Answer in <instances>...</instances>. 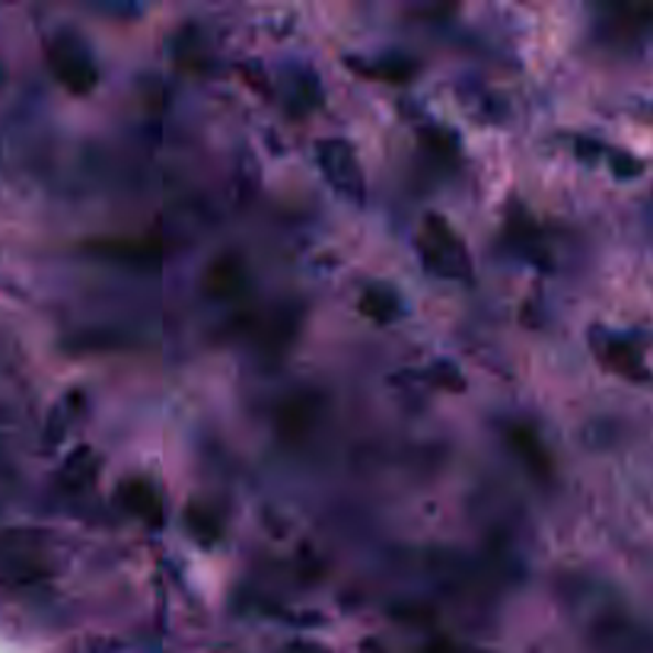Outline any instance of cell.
Returning a JSON list of instances; mask_svg holds the SVG:
<instances>
[{"instance_id":"1","label":"cell","mask_w":653,"mask_h":653,"mask_svg":"<svg viewBox=\"0 0 653 653\" xmlns=\"http://www.w3.org/2000/svg\"><path fill=\"white\" fill-rule=\"evenodd\" d=\"M417 252L421 262L431 274L446 277V281H462L472 284L476 268L469 259V249L462 237L449 227V220L440 214H424L421 220V233H417Z\"/></svg>"},{"instance_id":"2","label":"cell","mask_w":653,"mask_h":653,"mask_svg":"<svg viewBox=\"0 0 653 653\" xmlns=\"http://www.w3.org/2000/svg\"><path fill=\"white\" fill-rule=\"evenodd\" d=\"M48 67L61 87L74 96H87L99 84V67L89 52L87 39L74 30H58L45 48Z\"/></svg>"},{"instance_id":"3","label":"cell","mask_w":653,"mask_h":653,"mask_svg":"<svg viewBox=\"0 0 653 653\" xmlns=\"http://www.w3.org/2000/svg\"><path fill=\"white\" fill-rule=\"evenodd\" d=\"M52 577V558L39 533H0V584L26 587Z\"/></svg>"},{"instance_id":"4","label":"cell","mask_w":653,"mask_h":653,"mask_svg":"<svg viewBox=\"0 0 653 653\" xmlns=\"http://www.w3.org/2000/svg\"><path fill=\"white\" fill-rule=\"evenodd\" d=\"M316 163L323 170L326 182L348 202L363 205L367 198V182H363V166L351 141L345 138H323L316 141Z\"/></svg>"},{"instance_id":"5","label":"cell","mask_w":653,"mask_h":653,"mask_svg":"<svg viewBox=\"0 0 653 653\" xmlns=\"http://www.w3.org/2000/svg\"><path fill=\"white\" fill-rule=\"evenodd\" d=\"M326 412V395L319 389H297L287 399H281L277 412H274V431L281 444H303L319 417Z\"/></svg>"},{"instance_id":"6","label":"cell","mask_w":653,"mask_h":653,"mask_svg":"<svg viewBox=\"0 0 653 653\" xmlns=\"http://www.w3.org/2000/svg\"><path fill=\"white\" fill-rule=\"evenodd\" d=\"M590 348H594L596 360L609 373L624 377L631 383H647L651 380V370L644 367V355H641V348L631 338H622L616 331H606V328L594 326L590 328Z\"/></svg>"},{"instance_id":"7","label":"cell","mask_w":653,"mask_h":653,"mask_svg":"<svg viewBox=\"0 0 653 653\" xmlns=\"http://www.w3.org/2000/svg\"><path fill=\"white\" fill-rule=\"evenodd\" d=\"M300 323H303V313L294 303V306H277L274 313H265V316H252V319L242 323V328L265 355L281 357L284 348L297 338Z\"/></svg>"},{"instance_id":"8","label":"cell","mask_w":653,"mask_h":653,"mask_svg":"<svg viewBox=\"0 0 653 653\" xmlns=\"http://www.w3.org/2000/svg\"><path fill=\"white\" fill-rule=\"evenodd\" d=\"M504 444L513 449V456L523 462V469H526L535 481L552 485V478H555V462H552V453H548V446L542 444V437H538L535 427L520 424V421L507 424Z\"/></svg>"},{"instance_id":"9","label":"cell","mask_w":653,"mask_h":653,"mask_svg":"<svg viewBox=\"0 0 653 653\" xmlns=\"http://www.w3.org/2000/svg\"><path fill=\"white\" fill-rule=\"evenodd\" d=\"M504 242L510 246V252H516L530 265L552 268V259H548V249H545V239H542L538 224L520 205H513V208L507 210Z\"/></svg>"},{"instance_id":"10","label":"cell","mask_w":653,"mask_h":653,"mask_svg":"<svg viewBox=\"0 0 653 653\" xmlns=\"http://www.w3.org/2000/svg\"><path fill=\"white\" fill-rule=\"evenodd\" d=\"M249 287V265L239 252H220L202 274V291L208 300H237Z\"/></svg>"},{"instance_id":"11","label":"cell","mask_w":653,"mask_h":653,"mask_svg":"<svg viewBox=\"0 0 653 653\" xmlns=\"http://www.w3.org/2000/svg\"><path fill=\"white\" fill-rule=\"evenodd\" d=\"M116 504H119L128 516L141 520L150 530H163V523H166L163 498H160V491L153 488V481H148V478L138 476L121 481L119 491H116Z\"/></svg>"},{"instance_id":"12","label":"cell","mask_w":653,"mask_h":653,"mask_svg":"<svg viewBox=\"0 0 653 653\" xmlns=\"http://www.w3.org/2000/svg\"><path fill=\"white\" fill-rule=\"evenodd\" d=\"M606 35L612 42H641L653 32V7L651 3H612L606 7V23H602Z\"/></svg>"},{"instance_id":"13","label":"cell","mask_w":653,"mask_h":653,"mask_svg":"<svg viewBox=\"0 0 653 653\" xmlns=\"http://www.w3.org/2000/svg\"><path fill=\"white\" fill-rule=\"evenodd\" d=\"M89 252L131 268H153L163 262V249L153 239H102V242H89Z\"/></svg>"},{"instance_id":"14","label":"cell","mask_w":653,"mask_h":653,"mask_svg":"<svg viewBox=\"0 0 653 653\" xmlns=\"http://www.w3.org/2000/svg\"><path fill=\"white\" fill-rule=\"evenodd\" d=\"M357 309L377 326H392L395 319H402L405 303L399 297V291L389 284H367L357 297Z\"/></svg>"},{"instance_id":"15","label":"cell","mask_w":653,"mask_h":653,"mask_svg":"<svg viewBox=\"0 0 653 653\" xmlns=\"http://www.w3.org/2000/svg\"><path fill=\"white\" fill-rule=\"evenodd\" d=\"M351 70H357L367 80H383V84H412L417 77V61L409 55H383L377 61H360L348 58L345 61Z\"/></svg>"},{"instance_id":"16","label":"cell","mask_w":653,"mask_h":653,"mask_svg":"<svg viewBox=\"0 0 653 653\" xmlns=\"http://www.w3.org/2000/svg\"><path fill=\"white\" fill-rule=\"evenodd\" d=\"M417 144H421V150L434 163H440V166H453L459 160V150H462L459 134L453 128H446V124H437V121L417 128Z\"/></svg>"},{"instance_id":"17","label":"cell","mask_w":653,"mask_h":653,"mask_svg":"<svg viewBox=\"0 0 653 653\" xmlns=\"http://www.w3.org/2000/svg\"><path fill=\"white\" fill-rule=\"evenodd\" d=\"M80 415H84V392H67L45 421V437H42L45 449H55L58 444H64V437L74 431Z\"/></svg>"},{"instance_id":"18","label":"cell","mask_w":653,"mask_h":653,"mask_svg":"<svg viewBox=\"0 0 653 653\" xmlns=\"http://www.w3.org/2000/svg\"><path fill=\"white\" fill-rule=\"evenodd\" d=\"M99 472V459L89 446H80L67 456V462L61 466L58 485L64 491H84L92 485V478Z\"/></svg>"},{"instance_id":"19","label":"cell","mask_w":653,"mask_h":653,"mask_svg":"<svg viewBox=\"0 0 653 653\" xmlns=\"http://www.w3.org/2000/svg\"><path fill=\"white\" fill-rule=\"evenodd\" d=\"M182 523H185L188 535H192L198 545H205V548H214V545L220 542V535H224V520H220V516L205 504L185 507Z\"/></svg>"},{"instance_id":"20","label":"cell","mask_w":653,"mask_h":653,"mask_svg":"<svg viewBox=\"0 0 653 653\" xmlns=\"http://www.w3.org/2000/svg\"><path fill=\"white\" fill-rule=\"evenodd\" d=\"M291 109L294 112H313L319 102H323V87H319V77L313 70H297V77H291V96H287Z\"/></svg>"},{"instance_id":"21","label":"cell","mask_w":653,"mask_h":653,"mask_svg":"<svg viewBox=\"0 0 653 653\" xmlns=\"http://www.w3.org/2000/svg\"><path fill=\"white\" fill-rule=\"evenodd\" d=\"M424 380L434 389H444V392H466V377L456 363L449 360H437L424 370Z\"/></svg>"},{"instance_id":"22","label":"cell","mask_w":653,"mask_h":653,"mask_svg":"<svg viewBox=\"0 0 653 653\" xmlns=\"http://www.w3.org/2000/svg\"><path fill=\"white\" fill-rule=\"evenodd\" d=\"M606 160H609V166H612V173L619 178H634L641 176V160H634L631 153H624V150H612L609 148V153H606Z\"/></svg>"},{"instance_id":"23","label":"cell","mask_w":653,"mask_h":653,"mask_svg":"<svg viewBox=\"0 0 653 653\" xmlns=\"http://www.w3.org/2000/svg\"><path fill=\"white\" fill-rule=\"evenodd\" d=\"M574 150H577V156H580V160H587V163H596L599 156H606V153H609V148H606V144H599V141H594V138H577V141H574Z\"/></svg>"},{"instance_id":"24","label":"cell","mask_w":653,"mask_h":653,"mask_svg":"<svg viewBox=\"0 0 653 653\" xmlns=\"http://www.w3.org/2000/svg\"><path fill=\"white\" fill-rule=\"evenodd\" d=\"M284 653H331V651H326V647H323V644H316V641H294V644H291Z\"/></svg>"},{"instance_id":"25","label":"cell","mask_w":653,"mask_h":653,"mask_svg":"<svg viewBox=\"0 0 653 653\" xmlns=\"http://www.w3.org/2000/svg\"><path fill=\"white\" fill-rule=\"evenodd\" d=\"M360 653H387V647H383L377 638H363V641H360Z\"/></svg>"}]
</instances>
